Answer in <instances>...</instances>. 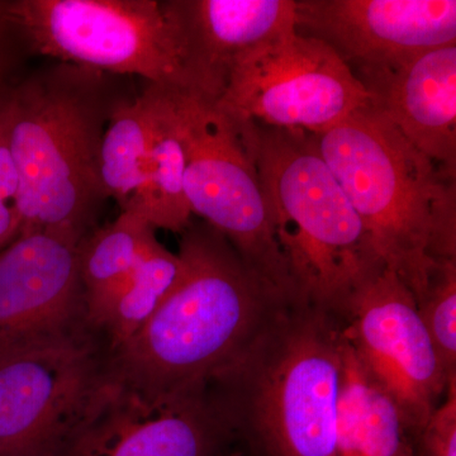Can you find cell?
<instances>
[{"instance_id":"cell-16","label":"cell","mask_w":456,"mask_h":456,"mask_svg":"<svg viewBox=\"0 0 456 456\" xmlns=\"http://www.w3.org/2000/svg\"><path fill=\"white\" fill-rule=\"evenodd\" d=\"M338 456H417L401 408L367 373L346 340L338 399Z\"/></svg>"},{"instance_id":"cell-21","label":"cell","mask_w":456,"mask_h":456,"mask_svg":"<svg viewBox=\"0 0 456 456\" xmlns=\"http://www.w3.org/2000/svg\"><path fill=\"white\" fill-rule=\"evenodd\" d=\"M415 301L441 364L456 378V259L436 260Z\"/></svg>"},{"instance_id":"cell-26","label":"cell","mask_w":456,"mask_h":456,"mask_svg":"<svg viewBox=\"0 0 456 456\" xmlns=\"http://www.w3.org/2000/svg\"><path fill=\"white\" fill-rule=\"evenodd\" d=\"M217 456H248L245 454L244 452H242L241 449L239 448V446L232 445L231 448H228L227 450H224V452H221L220 455Z\"/></svg>"},{"instance_id":"cell-1","label":"cell","mask_w":456,"mask_h":456,"mask_svg":"<svg viewBox=\"0 0 456 456\" xmlns=\"http://www.w3.org/2000/svg\"><path fill=\"white\" fill-rule=\"evenodd\" d=\"M182 277L130 340L108 351L104 375L150 395L206 387L287 305L226 237L200 220L180 232Z\"/></svg>"},{"instance_id":"cell-12","label":"cell","mask_w":456,"mask_h":456,"mask_svg":"<svg viewBox=\"0 0 456 456\" xmlns=\"http://www.w3.org/2000/svg\"><path fill=\"white\" fill-rule=\"evenodd\" d=\"M79 241L33 231L0 250V359L93 329Z\"/></svg>"},{"instance_id":"cell-23","label":"cell","mask_w":456,"mask_h":456,"mask_svg":"<svg viewBox=\"0 0 456 456\" xmlns=\"http://www.w3.org/2000/svg\"><path fill=\"white\" fill-rule=\"evenodd\" d=\"M18 185H20V180H18L16 161L12 152L5 88H0V198L13 203L17 196Z\"/></svg>"},{"instance_id":"cell-15","label":"cell","mask_w":456,"mask_h":456,"mask_svg":"<svg viewBox=\"0 0 456 456\" xmlns=\"http://www.w3.org/2000/svg\"><path fill=\"white\" fill-rule=\"evenodd\" d=\"M187 89L218 101L246 51L296 27V0H169Z\"/></svg>"},{"instance_id":"cell-27","label":"cell","mask_w":456,"mask_h":456,"mask_svg":"<svg viewBox=\"0 0 456 456\" xmlns=\"http://www.w3.org/2000/svg\"><path fill=\"white\" fill-rule=\"evenodd\" d=\"M4 70H5L4 57H3V53H0V86H2L3 75H4Z\"/></svg>"},{"instance_id":"cell-24","label":"cell","mask_w":456,"mask_h":456,"mask_svg":"<svg viewBox=\"0 0 456 456\" xmlns=\"http://www.w3.org/2000/svg\"><path fill=\"white\" fill-rule=\"evenodd\" d=\"M18 236V224L13 204L0 198V250Z\"/></svg>"},{"instance_id":"cell-4","label":"cell","mask_w":456,"mask_h":456,"mask_svg":"<svg viewBox=\"0 0 456 456\" xmlns=\"http://www.w3.org/2000/svg\"><path fill=\"white\" fill-rule=\"evenodd\" d=\"M314 137L384 266L415 296L435 261L456 259V176L369 103Z\"/></svg>"},{"instance_id":"cell-2","label":"cell","mask_w":456,"mask_h":456,"mask_svg":"<svg viewBox=\"0 0 456 456\" xmlns=\"http://www.w3.org/2000/svg\"><path fill=\"white\" fill-rule=\"evenodd\" d=\"M346 338L341 318L303 303L279 308L208 383L248 456H338Z\"/></svg>"},{"instance_id":"cell-17","label":"cell","mask_w":456,"mask_h":456,"mask_svg":"<svg viewBox=\"0 0 456 456\" xmlns=\"http://www.w3.org/2000/svg\"><path fill=\"white\" fill-rule=\"evenodd\" d=\"M142 94L150 114L149 178L145 194L128 209L142 215L155 230L180 233L191 221V212L185 196L184 149L169 86L147 84Z\"/></svg>"},{"instance_id":"cell-19","label":"cell","mask_w":456,"mask_h":456,"mask_svg":"<svg viewBox=\"0 0 456 456\" xmlns=\"http://www.w3.org/2000/svg\"><path fill=\"white\" fill-rule=\"evenodd\" d=\"M150 114L145 95L122 99L110 114L99 155L106 198L121 211L140 202L149 178Z\"/></svg>"},{"instance_id":"cell-7","label":"cell","mask_w":456,"mask_h":456,"mask_svg":"<svg viewBox=\"0 0 456 456\" xmlns=\"http://www.w3.org/2000/svg\"><path fill=\"white\" fill-rule=\"evenodd\" d=\"M4 16L9 31L38 55L187 89L178 41L161 2L16 0L4 2Z\"/></svg>"},{"instance_id":"cell-18","label":"cell","mask_w":456,"mask_h":456,"mask_svg":"<svg viewBox=\"0 0 456 456\" xmlns=\"http://www.w3.org/2000/svg\"><path fill=\"white\" fill-rule=\"evenodd\" d=\"M182 273L179 255L156 239L122 287L88 312L90 325L103 336L108 351L121 346L145 325L173 292Z\"/></svg>"},{"instance_id":"cell-25","label":"cell","mask_w":456,"mask_h":456,"mask_svg":"<svg viewBox=\"0 0 456 456\" xmlns=\"http://www.w3.org/2000/svg\"><path fill=\"white\" fill-rule=\"evenodd\" d=\"M7 32H9V28L4 16V2H0V41Z\"/></svg>"},{"instance_id":"cell-6","label":"cell","mask_w":456,"mask_h":456,"mask_svg":"<svg viewBox=\"0 0 456 456\" xmlns=\"http://www.w3.org/2000/svg\"><path fill=\"white\" fill-rule=\"evenodd\" d=\"M169 90L184 149L191 216L226 237L257 277L297 303L261 179L259 125L227 113L200 93Z\"/></svg>"},{"instance_id":"cell-8","label":"cell","mask_w":456,"mask_h":456,"mask_svg":"<svg viewBox=\"0 0 456 456\" xmlns=\"http://www.w3.org/2000/svg\"><path fill=\"white\" fill-rule=\"evenodd\" d=\"M222 110L279 130L320 134L367 106V90L325 42L294 28L236 60Z\"/></svg>"},{"instance_id":"cell-14","label":"cell","mask_w":456,"mask_h":456,"mask_svg":"<svg viewBox=\"0 0 456 456\" xmlns=\"http://www.w3.org/2000/svg\"><path fill=\"white\" fill-rule=\"evenodd\" d=\"M369 104L456 176V44L353 68Z\"/></svg>"},{"instance_id":"cell-20","label":"cell","mask_w":456,"mask_h":456,"mask_svg":"<svg viewBox=\"0 0 456 456\" xmlns=\"http://www.w3.org/2000/svg\"><path fill=\"white\" fill-rule=\"evenodd\" d=\"M155 240V228L131 209L84 237L79 273L88 312L122 287Z\"/></svg>"},{"instance_id":"cell-9","label":"cell","mask_w":456,"mask_h":456,"mask_svg":"<svg viewBox=\"0 0 456 456\" xmlns=\"http://www.w3.org/2000/svg\"><path fill=\"white\" fill-rule=\"evenodd\" d=\"M232 445L208 384L150 395L103 371L53 456H217Z\"/></svg>"},{"instance_id":"cell-5","label":"cell","mask_w":456,"mask_h":456,"mask_svg":"<svg viewBox=\"0 0 456 456\" xmlns=\"http://www.w3.org/2000/svg\"><path fill=\"white\" fill-rule=\"evenodd\" d=\"M259 131L261 179L296 301L342 320L384 264L314 134Z\"/></svg>"},{"instance_id":"cell-10","label":"cell","mask_w":456,"mask_h":456,"mask_svg":"<svg viewBox=\"0 0 456 456\" xmlns=\"http://www.w3.org/2000/svg\"><path fill=\"white\" fill-rule=\"evenodd\" d=\"M342 323L359 362L398 404L419 440L452 379L419 317L413 293L397 273L384 266L353 297Z\"/></svg>"},{"instance_id":"cell-22","label":"cell","mask_w":456,"mask_h":456,"mask_svg":"<svg viewBox=\"0 0 456 456\" xmlns=\"http://www.w3.org/2000/svg\"><path fill=\"white\" fill-rule=\"evenodd\" d=\"M417 450L422 456H456V378L422 428Z\"/></svg>"},{"instance_id":"cell-3","label":"cell","mask_w":456,"mask_h":456,"mask_svg":"<svg viewBox=\"0 0 456 456\" xmlns=\"http://www.w3.org/2000/svg\"><path fill=\"white\" fill-rule=\"evenodd\" d=\"M107 74L64 62L5 88L18 236L33 231L82 241L107 198L99 174L104 131L122 101ZM17 236V237H18Z\"/></svg>"},{"instance_id":"cell-11","label":"cell","mask_w":456,"mask_h":456,"mask_svg":"<svg viewBox=\"0 0 456 456\" xmlns=\"http://www.w3.org/2000/svg\"><path fill=\"white\" fill-rule=\"evenodd\" d=\"M107 353L89 329L0 359V456H53L101 380Z\"/></svg>"},{"instance_id":"cell-13","label":"cell","mask_w":456,"mask_h":456,"mask_svg":"<svg viewBox=\"0 0 456 456\" xmlns=\"http://www.w3.org/2000/svg\"><path fill=\"white\" fill-rule=\"evenodd\" d=\"M296 28L353 69L456 44V2L296 0Z\"/></svg>"}]
</instances>
